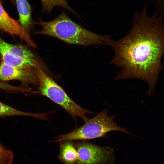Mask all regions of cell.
<instances>
[{
    "instance_id": "cell-1",
    "label": "cell",
    "mask_w": 164,
    "mask_h": 164,
    "mask_svg": "<svg viewBox=\"0 0 164 164\" xmlns=\"http://www.w3.org/2000/svg\"><path fill=\"white\" fill-rule=\"evenodd\" d=\"M147 6L136 12L132 27L126 36L116 41L111 40L106 45L114 52L110 63L121 69L115 79L144 81L148 84V93L151 94L162 70L164 19L156 14L149 16Z\"/></svg>"
},
{
    "instance_id": "cell-2",
    "label": "cell",
    "mask_w": 164,
    "mask_h": 164,
    "mask_svg": "<svg viewBox=\"0 0 164 164\" xmlns=\"http://www.w3.org/2000/svg\"><path fill=\"white\" fill-rule=\"evenodd\" d=\"M34 23L40 25L41 30L34 33L56 37L68 43L84 46L106 45L111 39L90 31L70 19L63 11L54 19L44 21L40 19Z\"/></svg>"
},
{
    "instance_id": "cell-3",
    "label": "cell",
    "mask_w": 164,
    "mask_h": 164,
    "mask_svg": "<svg viewBox=\"0 0 164 164\" xmlns=\"http://www.w3.org/2000/svg\"><path fill=\"white\" fill-rule=\"evenodd\" d=\"M116 115L109 116L106 108L94 117L88 118L82 126L66 134L56 137L55 141L74 140H87L99 138H106L107 133L118 131L131 134L126 130L117 125L113 121Z\"/></svg>"
},
{
    "instance_id": "cell-4",
    "label": "cell",
    "mask_w": 164,
    "mask_h": 164,
    "mask_svg": "<svg viewBox=\"0 0 164 164\" xmlns=\"http://www.w3.org/2000/svg\"><path fill=\"white\" fill-rule=\"evenodd\" d=\"M34 71L38 81V93L59 105L68 112L74 119L79 117L85 122L88 118L85 115L94 113L82 108L72 100L40 65L34 68Z\"/></svg>"
},
{
    "instance_id": "cell-5",
    "label": "cell",
    "mask_w": 164,
    "mask_h": 164,
    "mask_svg": "<svg viewBox=\"0 0 164 164\" xmlns=\"http://www.w3.org/2000/svg\"><path fill=\"white\" fill-rule=\"evenodd\" d=\"M1 62L22 69H34L39 66L33 53L21 45L10 43L0 36Z\"/></svg>"
},
{
    "instance_id": "cell-6",
    "label": "cell",
    "mask_w": 164,
    "mask_h": 164,
    "mask_svg": "<svg viewBox=\"0 0 164 164\" xmlns=\"http://www.w3.org/2000/svg\"><path fill=\"white\" fill-rule=\"evenodd\" d=\"M78 153L77 164H104L109 163L113 158L112 149L87 142L77 144Z\"/></svg>"
},
{
    "instance_id": "cell-7",
    "label": "cell",
    "mask_w": 164,
    "mask_h": 164,
    "mask_svg": "<svg viewBox=\"0 0 164 164\" xmlns=\"http://www.w3.org/2000/svg\"><path fill=\"white\" fill-rule=\"evenodd\" d=\"M19 81L22 85L30 88L31 84H38V81L34 69H22L0 63V81Z\"/></svg>"
},
{
    "instance_id": "cell-8",
    "label": "cell",
    "mask_w": 164,
    "mask_h": 164,
    "mask_svg": "<svg viewBox=\"0 0 164 164\" xmlns=\"http://www.w3.org/2000/svg\"><path fill=\"white\" fill-rule=\"evenodd\" d=\"M0 30L12 35L16 36L29 45L36 47L35 44L19 20L11 17L6 12L0 2Z\"/></svg>"
},
{
    "instance_id": "cell-9",
    "label": "cell",
    "mask_w": 164,
    "mask_h": 164,
    "mask_svg": "<svg viewBox=\"0 0 164 164\" xmlns=\"http://www.w3.org/2000/svg\"><path fill=\"white\" fill-rule=\"evenodd\" d=\"M19 15V22L22 27L29 33L33 28L34 22L32 17L30 5L27 0H15Z\"/></svg>"
},
{
    "instance_id": "cell-10",
    "label": "cell",
    "mask_w": 164,
    "mask_h": 164,
    "mask_svg": "<svg viewBox=\"0 0 164 164\" xmlns=\"http://www.w3.org/2000/svg\"><path fill=\"white\" fill-rule=\"evenodd\" d=\"M59 158L64 164H74L77 162V151L69 141H65L61 145Z\"/></svg>"
},
{
    "instance_id": "cell-11",
    "label": "cell",
    "mask_w": 164,
    "mask_h": 164,
    "mask_svg": "<svg viewBox=\"0 0 164 164\" xmlns=\"http://www.w3.org/2000/svg\"><path fill=\"white\" fill-rule=\"evenodd\" d=\"M20 115L42 119H45V113L37 114L24 112L15 109L0 101V117Z\"/></svg>"
},
{
    "instance_id": "cell-12",
    "label": "cell",
    "mask_w": 164,
    "mask_h": 164,
    "mask_svg": "<svg viewBox=\"0 0 164 164\" xmlns=\"http://www.w3.org/2000/svg\"><path fill=\"white\" fill-rule=\"evenodd\" d=\"M43 7V12L50 13L53 8L59 6L79 16L69 5L66 0H41Z\"/></svg>"
},
{
    "instance_id": "cell-13",
    "label": "cell",
    "mask_w": 164,
    "mask_h": 164,
    "mask_svg": "<svg viewBox=\"0 0 164 164\" xmlns=\"http://www.w3.org/2000/svg\"><path fill=\"white\" fill-rule=\"evenodd\" d=\"M0 89L9 93H22L26 95L29 93H33L34 91L31 89L26 87L22 85L15 86L5 81H0Z\"/></svg>"
},
{
    "instance_id": "cell-14",
    "label": "cell",
    "mask_w": 164,
    "mask_h": 164,
    "mask_svg": "<svg viewBox=\"0 0 164 164\" xmlns=\"http://www.w3.org/2000/svg\"><path fill=\"white\" fill-rule=\"evenodd\" d=\"M12 151L0 143V164H12Z\"/></svg>"
},
{
    "instance_id": "cell-15",
    "label": "cell",
    "mask_w": 164,
    "mask_h": 164,
    "mask_svg": "<svg viewBox=\"0 0 164 164\" xmlns=\"http://www.w3.org/2000/svg\"><path fill=\"white\" fill-rule=\"evenodd\" d=\"M156 10V14L164 19V0H151Z\"/></svg>"
},
{
    "instance_id": "cell-16",
    "label": "cell",
    "mask_w": 164,
    "mask_h": 164,
    "mask_svg": "<svg viewBox=\"0 0 164 164\" xmlns=\"http://www.w3.org/2000/svg\"><path fill=\"white\" fill-rule=\"evenodd\" d=\"M4 0H0V2L2 4L3 1ZM9 0L12 4L14 5H15V0Z\"/></svg>"
}]
</instances>
